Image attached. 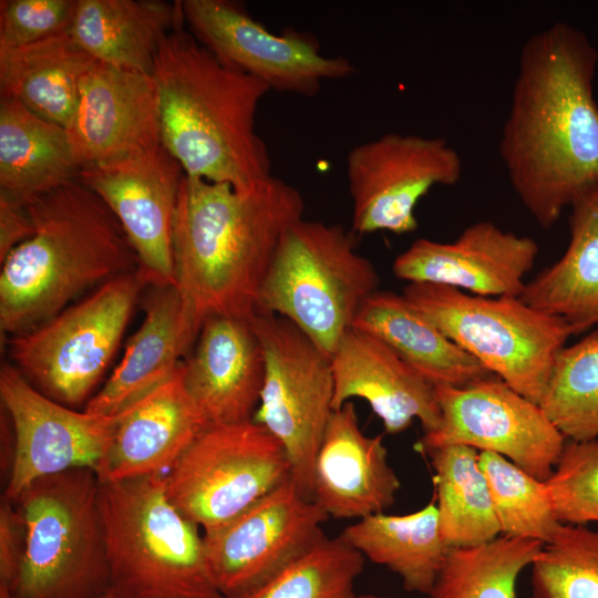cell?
Masks as SVG:
<instances>
[{"label": "cell", "mask_w": 598, "mask_h": 598, "mask_svg": "<svg viewBox=\"0 0 598 598\" xmlns=\"http://www.w3.org/2000/svg\"><path fill=\"white\" fill-rule=\"evenodd\" d=\"M402 295L485 369L538 404L556 357L574 336L565 320L519 297L417 282L408 283Z\"/></svg>", "instance_id": "ba28073f"}, {"label": "cell", "mask_w": 598, "mask_h": 598, "mask_svg": "<svg viewBox=\"0 0 598 598\" xmlns=\"http://www.w3.org/2000/svg\"><path fill=\"white\" fill-rule=\"evenodd\" d=\"M291 478L281 444L252 420L207 426L165 475L172 503L216 530Z\"/></svg>", "instance_id": "30bf717a"}, {"label": "cell", "mask_w": 598, "mask_h": 598, "mask_svg": "<svg viewBox=\"0 0 598 598\" xmlns=\"http://www.w3.org/2000/svg\"><path fill=\"white\" fill-rule=\"evenodd\" d=\"M148 286L137 268L103 283L37 328L10 337L12 365L50 399L73 409L85 406Z\"/></svg>", "instance_id": "9c48e42d"}, {"label": "cell", "mask_w": 598, "mask_h": 598, "mask_svg": "<svg viewBox=\"0 0 598 598\" xmlns=\"http://www.w3.org/2000/svg\"><path fill=\"white\" fill-rule=\"evenodd\" d=\"M533 598H598V530L560 524L532 564Z\"/></svg>", "instance_id": "d590c367"}, {"label": "cell", "mask_w": 598, "mask_h": 598, "mask_svg": "<svg viewBox=\"0 0 598 598\" xmlns=\"http://www.w3.org/2000/svg\"><path fill=\"white\" fill-rule=\"evenodd\" d=\"M327 518L290 480L223 527L204 533L218 594L243 598L265 585L324 536Z\"/></svg>", "instance_id": "9a60e30c"}, {"label": "cell", "mask_w": 598, "mask_h": 598, "mask_svg": "<svg viewBox=\"0 0 598 598\" xmlns=\"http://www.w3.org/2000/svg\"><path fill=\"white\" fill-rule=\"evenodd\" d=\"M0 598H13L9 590L2 586H0Z\"/></svg>", "instance_id": "60d3db41"}, {"label": "cell", "mask_w": 598, "mask_h": 598, "mask_svg": "<svg viewBox=\"0 0 598 598\" xmlns=\"http://www.w3.org/2000/svg\"><path fill=\"white\" fill-rule=\"evenodd\" d=\"M434 471L439 526L450 547L491 542L501 528L494 511L480 452L465 445H447L423 452Z\"/></svg>", "instance_id": "4dcf8cb0"}, {"label": "cell", "mask_w": 598, "mask_h": 598, "mask_svg": "<svg viewBox=\"0 0 598 598\" xmlns=\"http://www.w3.org/2000/svg\"><path fill=\"white\" fill-rule=\"evenodd\" d=\"M184 175L163 144L78 175L120 221L150 286L175 285L173 224Z\"/></svg>", "instance_id": "e0dca14e"}, {"label": "cell", "mask_w": 598, "mask_h": 598, "mask_svg": "<svg viewBox=\"0 0 598 598\" xmlns=\"http://www.w3.org/2000/svg\"><path fill=\"white\" fill-rule=\"evenodd\" d=\"M543 545L502 535L481 545L450 548L429 597L516 598V580Z\"/></svg>", "instance_id": "1f68e13d"}, {"label": "cell", "mask_w": 598, "mask_h": 598, "mask_svg": "<svg viewBox=\"0 0 598 598\" xmlns=\"http://www.w3.org/2000/svg\"><path fill=\"white\" fill-rule=\"evenodd\" d=\"M265 375L252 421L281 444L291 478L312 499L313 463L333 409L331 358L288 319L257 313Z\"/></svg>", "instance_id": "8fae6325"}, {"label": "cell", "mask_w": 598, "mask_h": 598, "mask_svg": "<svg viewBox=\"0 0 598 598\" xmlns=\"http://www.w3.org/2000/svg\"><path fill=\"white\" fill-rule=\"evenodd\" d=\"M379 283L378 271L358 251L352 230L302 218L280 240L256 315L288 319L331 358Z\"/></svg>", "instance_id": "52a82bcc"}, {"label": "cell", "mask_w": 598, "mask_h": 598, "mask_svg": "<svg viewBox=\"0 0 598 598\" xmlns=\"http://www.w3.org/2000/svg\"><path fill=\"white\" fill-rule=\"evenodd\" d=\"M598 51L563 21L523 44L498 151L528 214L551 228L598 186Z\"/></svg>", "instance_id": "6da1fadb"}, {"label": "cell", "mask_w": 598, "mask_h": 598, "mask_svg": "<svg viewBox=\"0 0 598 598\" xmlns=\"http://www.w3.org/2000/svg\"><path fill=\"white\" fill-rule=\"evenodd\" d=\"M96 475L100 482L166 475L209 426L184 382V362L164 384L121 412Z\"/></svg>", "instance_id": "603a6c76"}, {"label": "cell", "mask_w": 598, "mask_h": 598, "mask_svg": "<svg viewBox=\"0 0 598 598\" xmlns=\"http://www.w3.org/2000/svg\"><path fill=\"white\" fill-rule=\"evenodd\" d=\"M0 400L11 431L9 476L2 495L9 501L44 476L75 468L96 473L122 415L63 405L9 363L0 370Z\"/></svg>", "instance_id": "5bb4252c"}, {"label": "cell", "mask_w": 598, "mask_h": 598, "mask_svg": "<svg viewBox=\"0 0 598 598\" xmlns=\"http://www.w3.org/2000/svg\"><path fill=\"white\" fill-rule=\"evenodd\" d=\"M65 130L81 167L162 145L153 76L96 61L80 81L78 107Z\"/></svg>", "instance_id": "d6986e66"}, {"label": "cell", "mask_w": 598, "mask_h": 598, "mask_svg": "<svg viewBox=\"0 0 598 598\" xmlns=\"http://www.w3.org/2000/svg\"><path fill=\"white\" fill-rule=\"evenodd\" d=\"M440 423L425 432L420 451L465 445L498 454L547 481L566 444L543 408L496 375L465 386H435Z\"/></svg>", "instance_id": "4fadbf2b"}, {"label": "cell", "mask_w": 598, "mask_h": 598, "mask_svg": "<svg viewBox=\"0 0 598 598\" xmlns=\"http://www.w3.org/2000/svg\"><path fill=\"white\" fill-rule=\"evenodd\" d=\"M152 76L163 146L185 174L246 188L271 176L256 131L262 82L221 64L184 25L162 40Z\"/></svg>", "instance_id": "3957f363"}, {"label": "cell", "mask_w": 598, "mask_h": 598, "mask_svg": "<svg viewBox=\"0 0 598 598\" xmlns=\"http://www.w3.org/2000/svg\"><path fill=\"white\" fill-rule=\"evenodd\" d=\"M34 231L27 205L0 194V262Z\"/></svg>", "instance_id": "ab89813d"}, {"label": "cell", "mask_w": 598, "mask_h": 598, "mask_svg": "<svg viewBox=\"0 0 598 598\" xmlns=\"http://www.w3.org/2000/svg\"><path fill=\"white\" fill-rule=\"evenodd\" d=\"M189 32L221 64L266 84L269 90L316 95L323 81L351 76L343 56L320 53L315 40L276 34L240 7L225 0H179Z\"/></svg>", "instance_id": "2e32d148"}, {"label": "cell", "mask_w": 598, "mask_h": 598, "mask_svg": "<svg viewBox=\"0 0 598 598\" xmlns=\"http://www.w3.org/2000/svg\"><path fill=\"white\" fill-rule=\"evenodd\" d=\"M111 594L130 598H223L204 533L168 498L165 475L100 482Z\"/></svg>", "instance_id": "5b68a950"}, {"label": "cell", "mask_w": 598, "mask_h": 598, "mask_svg": "<svg viewBox=\"0 0 598 598\" xmlns=\"http://www.w3.org/2000/svg\"><path fill=\"white\" fill-rule=\"evenodd\" d=\"M401 487L382 435H365L349 401L330 416L312 471V501L334 518L384 513Z\"/></svg>", "instance_id": "7402d4cb"}, {"label": "cell", "mask_w": 598, "mask_h": 598, "mask_svg": "<svg viewBox=\"0 0 598 598\" xmlns=\"http://www.w3.org/2000/svg\"><path fill=\"white\" fill-rule=\"evenodd\" d=\"M66 130L0 93V194L27 205L78 179Z\"/></svg>", "instance_id": "4316f807"}, {"label": "cell", "mask_w": 598, "mask_h": 598, "mask_svg": "<svg viewBox=\"0 0 598 598\" xmlns=\"http://www.w3.org/2000/svg\"><path fill=\"white\" fill-rule=\"evenodd\" d=\"M352 327L382 340L434 386H465L494 375L403 295L377 290L364 301Z\"/></svg>", "instance_id": "484cf974"}, {"label": "cell", "mask_w": 598, "mask_h": 598, "mask_svg": "<svg viewBox=\"0 0 598 598\" xmlns=\"http://www.w3.org/2000/svg\"><path fill=\"white\" fill-rule=\"evenodd\" d=\"M264 375V350L252 319H206L184 360L186 389L209 425L252 420Z\"/></svg>", "instance_id": "44dd1931"}, {"label": "cell", "mask_w": 598, "mask_h": 598, "mask_svg": "<svg viewBox=\"0 0 598 598\" xmlns=\"http://www.w3.org/2000/svg\"><path fill=\"white\" fill-rule=\"evenodd\" d=\"M480 464L501 534L548 543L561 523L555 515L546 481L495 453L480 452Z\"/></svg>", "instance_id": "836d02e7"}, {"label": "cell", "mask_w": 598, "mask_h": 598, "mask_svg": "<svg viewBox=\"0 0 598 598\" xmlns=\"http://www.w3.org/2000/svg\"><path fill=\"white\" fill-rule=\"evenodd\" d=\"M569 209L566 250L526 282L519 298L579 334L598 324V186Z\"/></svg>", "instance_id": "83f0119b"}, {"label": "cell", "mask_w": 598, "mask_h": 598, "mask_svg": "<svg viewBox=\"0 0 598 598\" xmlns=\"http://www.w3.org/2000/svg\"><path fill=\"white\" fill-rule=\"evenodd\" d=\"M102 598H130V597H124V596H118V595H114V594H111V592H107L104 597Z\"/></svg>", "instance_id": "b9f144b4"}, {"label": "cell", "mask_w": 598, "mask_h": 598, "mask_svg": "<svg viewBox=\"0 0 598 598\" xmlns=\"http://www.w3.org/2000/svg\"><path fill=\"white\" fill-rule=\"evenodd\" d=\"M354 598H383L374 595H361V596H354Z\"/></svg>", "instance_id": "7bdbcfd3"}, {"label": "cell", "mask_w": 598, "mask_h": 598, "mask_svg": "<svg viewBox=\"0 0 598 598\" xmlns=\"http://www.w3.org/2000/svg\"><path fill=\"white\" fill-rule=\"evenodd\" d=\"M300 192L274 175L249 187L185 174L173 224L175 285L198 328L215 316L252 319Z\"/></svg>", "instance_id": "7a4b0ae2"}, {"label": "cell", "mask_w": 598, "mask_h": 598, "mask_svg": "<svg viewBox=\"0 0 598 598\" xmlns=\"http://www.w3.org/2000/svg\"><path fill=\"white\" fill-rule=\"evenodd\" d=\"M340 536L364 558L396 574L406 590L427 596L450 551L434 501L410 514L379 513L358 519Z\"/></svg>", "instance_id": "f546056e"}, {"label": "cell", "mask_w": 598, "mask_h": 598, "mask_svg": "<svg viewBox=\"0 0 598 598\" xmlns=\"http://www.w3.org/2000/svg\"><path fill=\"white\" fill-rule=\"evenodd\" d=\"M25 525L13 598H102L111 587L100 480L90 468L44 476L11 501Z\"/></svg>", "instance_id": "8992f818"}, {"label": "cell", "mask_w": 598, "mask_h": 598, "mask_svg": "<svg viewBox=\"0 0 598 598\" xmlns=\"http://www.w3.org/2000/svg\"><path fill=\"white\" fill-rule=\"evenodd\" d=\"M147 289L140 328L84 411L102 415L123 412L167 382L192 351L200 329L176 285Z\"/></svg>", "instance_id": "cb8c5ba5"}, {"label": "cell", "mask_w": 598, "mask_h": 598, "mask_svg": "<svg viewBox=\"0 0 598 598\" xmlns=\"http://www.w3.org/2000/svg\"><path fill=\"white\" fill-rule=\"evenodd\" d=\"M34 231L1 261L2 336L28 332L90 288L138 268L106 204L78 179L27 204Z\"/></svg>", "instance_id": "277c9868"}, {"label": "cell", "mask_w": 598, "mask_h": 598, "mask_svg": "<svg viewBox=\"0 0 598 598\" xmlns=\"http://www.w3.org/2000/svg\"><path fill=\"white\" fill-rule=\"evenodd\" d=\"M364 557L340 535L323 536L265 585L243 598H354Z\"/></svg>", "instance_id": "e575fe53"}, {"label": "cell", "mask_w": 598, "mask_h": 598, "mask_svg": "<svg viewBox=\"0 0 598 598\" xmlns=\"http://www.w3.org/2000/svg\"><path fill=\"white\" fill-rule=\"evenodd\" d=\"M539 405L566 440L598 439V330L559 351Z\"/></svg>", "instance_id": "d6a6232c"}, {"label": "cell", "mask_w": 598, "mask_h": 598, "mask_svg": "<svg viewBox=\"0 0 598 598\" xmlns=\"http://www.w3.org/2000/svg\"><path fill=\"white\" fill-rule=\"evenodd\" d=\"M463 174L458 152L443 137L386 133L347 155L352 231L403 235L417 228V203L435 186Z\"/></svg>", "instance_id": "7c38bea8"}, {"label": "cell", "mask_w": 598, "mask_h": 598, "mask_svg": "<svg viewBox=\"0 0 598 598\" xmlns=\"http://www.w3.org/2000/svg\"><path fill=\"white\" fill-rule=\"evenodd\" d=\"M333 409L350 399L368 402L389 434L417 420L424 433L440 423L435 386L379 338L351 327L331 355Z\"/></svg>", "instance_id": "ffe728a7"}, {"label": "cell", "mask_w": 598, "mask_h": 598, "mask_svg": "<svg viewBox=\"0 0 598 598\" xmlns=\"http://www.w3.org/2000/svg\"><path fill=\"white\" fill-rule=\"evenodd\" d=\"M538 251L532 237L480 220L453 241L414 240L396 256L392 271L409 283L442 285L484 297H519Z\"/></svg>", "instance_id": "ac0fdd59"}, {"label": "cell", "mask_w": 598, "mask_h": 598, "mask_svg": "<svg viewBox=\"0 0 598 598\" xmlns=\"http://www.w3.org/2000/svg\"><path fill=\"white\" fill-rule=\"evenodd\" d=\"M184 23L179 0H76L69 33L97 62L152 75L162 40Z\"/></svg>", "instance_id": "d4e9b609"}, {"label": "cell", "mask_w": 598, "mask_h": 598, "mask_svg": "<svg viewBox=\"0 0 598 598\" xmlns=\"http://www.w3.org/2000/svg\"><path fill=\"white\" fill-rule=\"evenodd\" d=\"M25 525L16 505L4 497L0 504V586L10 590L25 551Z\"/></svg>", "instance_id": "f35d334b"}, {"label": "cell", "mask_w": 598, "mask_h": 598, "mask_svg": "<svg viewBox=\"0 0 598 598\" xmlns=\"http://www.w3.org/2000/svg\"><path fill=\"white\" fill-rule=\"evenodd\" d=\"M76 0H1L0 48L33 44L69 29Z\"/></svg>", "instance_id": "74e56055"}, {"label": "cell", "mask_w": 598, "mask_h": 598, "mask_svg": "<svg viewBox=\"0 0 598 598\" xmlns=\"http://www.w3.org/2000/svg\"><path fill=\"white\" fill-rule=\"evenodd\" d=\"M96 62L69 29L33 44L0 48V93L66 128L79 103V84Z\"/></svg>", "instance_id": "f1b7e54d"}, {"label": "cell", "mask_w": 598, "mask_h": 598, "mask_svg": "<svg viewBox=\"0 0 598 598\" xmlns=\"http://www.w3.org/2000/svg\"><path fill=\"white\" fill-rule=\"evenodd\" d=\"M546 484L561 524L598 523V439L567 440Z\"/></svg>", "instance_id": "8d00e7d4"}]
</instances>
